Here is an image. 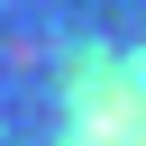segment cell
Listing matches in <instances>:
<instances>
[{
	"mask_svg": "<svg viewBox=\"0 0 146 146\" xmlns=\"http://www.w3.org/2000/svg\"><path fill=\"white\" fill-rule=\"evenodd\" d=\"M55 146H146V36L128 55H100L64 110V137Z\"/></svg>",
	"mask_w": 146,
	"mask_h": 146,
	"instance_id": "1",
	"label": "cell"
}]
</instances>
